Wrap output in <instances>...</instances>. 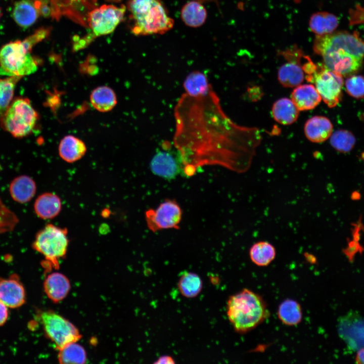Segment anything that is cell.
Listing matches in <instances>:
<instances>
[{
  "label": "cell",
  "mask_w": 364,
  "mask_h": 364,
  "mask_svg": "<svg viewBox=\"0 0 364 364\" xmlns=\"http://www.w3.org/2000/svg\"><path fill=\"white\" fill-rule=\"evenodd\" d=\"M150 166L154 174L167 179L173 178L183 170L179 154L177 151L175 153L172 151L168 142L162 143V149L154 154Z\"/></svg>",
  "instance_id": "5bb4252c"
},
{
  "label": "cell",
  "mask_w": 364,
  "mask_h": 364,
  "mask_svg": "<svg viewBox=\"0 0 364 364\" xmlns=\"http://www.w3.org/2000/svg\"><path fill=\"white\" fill-rule=\"evenodd\" d=\"M21 77H0V121L13 101L16 85Z\"/></svg>",
  "instance_id": "1f68e13d"
},
{
  "label": "cell",
  "mask_w": 364,
  "mask_h": 364,
  "mask_svg": "<svg viewBox=\"0 0 364 364\" xmlns=\"http://www.w3.org/2000/svg\"><path fill=\"white\" fill-rule=\"evenodd\" d=\"M287 60L279 68L278 78L280 83L286 87H294L301 84L305 78L302 59L303 53L296 48L288 49L282 53Z\"/></svg>",
  "instance_id": "4fadbf2b"
},
{
  "label": "cell",
  "mask_w": 364,
  "mask_h": 364,
  "mask_svg": "<svg viewBox=\"0 0 364 364\" xmlns=\"http://www.w3.org/2000/svg\"><path fill=\"white\" fill-rule=\"evenodd\" d=\"M337 330L347 348L357 351L364 347V318L355 311H350L338 320Z\"/></svg>",
  "instance_id": "7c38bea8"
},
{
  "label": "cell",
  "mask_w": 364,
  "mask_h": 364,
  "mask_svg": "<svg viewBox=\"0 0 364 364\" xmlns=\"http://www.w3.org/2000/svg\"><path fill=\"white\" fill-rule=\"evenodd\" d=\"M2 11L1 9L0 8V18L2 17Z\"/></svg>",
  "instance_id": "60d3db41"
},
{
  "label": "cell",
  "mask_w": 364,
  "mask_h": 364,
  "mask_svg": "<svg viewBox=\"0 0 364 364\" xmlns=\"http://www.w3.org/2000/svg\"><path fill=\"white\" fill-rule=\"evenodd\" d=\"M177 286L183 296L187 298H194L201 292L203 283L201 278L197 274L187 271L180 276Z\"/></svg>",
  "instance_id": "f546056e"
},
{
  "label": "cell",
  "mask_w": 364,
  "mask_h": 364,
  "mask_svg": "<svg viewBox=\"0 0 364 364\" xmlns=\"http://www.w3.org/2000/svg\"><path fill=\"white\" fill-rule=\"evenodd\" d=\"M305 78L314 84L322 100L329 107H335L339 103L344 84L342 75L326 68L323 64H317L314 72Z\"/></svg>",
  "instance_id": "9c48e42d"
},
{
  "label": "cell",
  "mask_w": 364,
  "mask_h": 364,
  "mask_svg": "<svg viewBox=\"0 0 364 364\" xmlns=\"http://www.w3.org/2000/svg\"><path fill=\"white\" fill-rule=\"evenodd\" d=\"M125 7L104 5L91 11L87 16L89 27L95 36H100L112 32L122 20Z\"/></svg>",
  "instance_id": "30bf717a"
},
{
  "label": "cell",
  "mask_w": 364,
  "mask_h": 364,
  "mask_svg": "<svg viewBox=\"0 0 364 364\" xmlns=\"http://www.w3.org/2000/svg\"><path fill=\"white\" fill-rule=\"evenodd\" d=\"M70 287L68 279L63 274L58 272L49 275L43 283L45 293L54 302L63 300L68 295Z\"/></svg>",
  "instance_id": "ac0fdd59"
},
{
  "label": "cell",
  "mask_w": 364,
  "mask_h": 364,
  "mask_svg": "<svg viewBox=\"0 0 364 364\" xmlns=\"http://www.w3.org/2000/svg\"><path fill=\"white\" fill-rule=\"evenodd\" d=\"M347 93L356 99L364 97V77L359 75H351L345 83Z\"/></svg>",
  "instance_id": "836d02e7"
},
{
  "label": "cell",
  "mask_w": 364,
  "mask_h": 364,
  "mask_svg": "<svg viewBox=\"0 0 364 364\" xmlns=\"http://www.w3.org/2000/svg\"><path fill=\"white\" fill-rule=\"evenodd\" d=\"M307 139L313 143L326 141L332 134L333 125L330 120L323 116H315L306 122L304 127Z\"/></svg>",
  "instance_id": "2e32d148"
},
{
  "label": "cell",
  "mask_w": 364,
  "mask_h": 364,
  "mask_svg": "<svg viewBox=\"0 0 364 364\" xmlns=\"http://www.w3.org/2000/svg\"><path fill=\"white\" fill-rule=\"evenodd\" d=\"M107 1H108L109 2H116V3L119 2L120 1H121V0H107Z\"/></svg>",
  "instance_id": "ab89813d"
},
{
  "label": "cell",
  "mask_w": 364,
  "mask_h": 364,
  "mask_svg": "<svg viewBox=\"0 0 364 364\" xmlns=\"http://www.w3.org/2000/svg\"><path fill=\"white\" fill-rule=\"evenodd\" d=\"M226 313L235 331L240 334L254 329L269 315L261 296L248 289H243L229 298Z\"/></svg>",
  "instance_id": "3957f363"
},
{
  "label": "cell",
  "mask_w": 364,
  "mask_h": 364,
  "mask_svg": "<svg viewBox=\"0 0 364 364\" xmlns=\"http://www.w3.org/2000/svg\"><path fill=\"white\" fill-rule=\"evenodd\" d=\"M24 40H15L0 49V75L22 77L35 72L39 61Z\"/></svg>",
  "instance_id": "5b68a950"
},
{
  "label": "cell",
  "mask_w": 364,
  "mask_h": 364,
  "mask_svg": "<svg viewBox=\"0 0 364 364\" xmlns=\"http://www.w3.org/2000/svg\"><path fill=\"white\" fill-rule=\"evenodd\" d=\"M38 119L30 100L18 97L13 100L0 122L2 127L13 136L22 138L32 132Z\"/></svg>",
  "instance_id": "8992f818"
},
{
  "label": "cell",
  "mask_w": 364,
  "mask_h": 364,
  "mask_svg": "<svg viewBox=\"0 0 364 364\" xmlns=\"http://www.w3.org/2000/svg\"><path fill=\"white\" fill-rule=\"evenodd\" d=\"M49 32L50 30L48 28L38 29L32 34L26 38L24 41L31 49H32L35 44L48 36Z\"/></svg>",
  "instance_id": "d590c367"
},
{
  "label": "cell",
  "mask_w": 364,
  "mask_h": 364,
  "mask_svg": "<svg viewBox=\"0 0 364 364\" xmlns=\"http://www.w3.org/2000/svg\"><path fill=\"white\" fill-rule=\"evenodd\" d=\"M92 106L101 112L112 110L117 104V97L114 90L107 86H100L93 90L90 95Z\"/></svg>",
  "instance_id": "cb8c5ba5"
},
{
  "label": "cell",
  "mask_w": 364,
  "mask_h": 364,
  "mask_svg": "<svg viewBox=\"0 0 364 364\" xmlns=\"http://www.w3.org/2000/svg\"><path fill=\"white\" fill-rule=\"evenodd\" d=\"M7 307L0 302V326L4 325L8 320L9 312Z\"/></svg>",
  "instance_id": "8d00e7d4"
},
{
  "label": "cell",
  "mask_w": 364,
  "mask_h": 364,
  "mask_svg": "<svg viewBox=\"0 0 364 364\" xmlns=\"http://www.w3.org/2000/svg\"><path fill=\"white\" fill-rule=\"evenodd\" d=\"M181 16L184 22L188 26L197 27L205 21L207 12L204 7L199 2L192 1L187 3L183 8Z\"/></svg>",
  "instance_id": "f1b7e54d"
},
{
  "label": "cell",
  "mask_w": 364,
  "mask_h": 364,
  "mask_svg": "<svg viewBox=\"0 0 364 364\" xmlns=\"http://www.w3.org/2000/svg\"><path fill=\"white\" fill-rule=\"evenodd\" d=\"M181 217V209L178 203L173 200H166L157 208L146 212L148 226L153 232L177 229Z\"/></svg>",
  "instance_id": "8fae6325"
},
{
  "label": "cell",
  "mask_w": 364,
  "mask_h": 364,
  "mask_svg": "<svg viewBox=\"0 0 364 364\" xmlns=\"http://www.w3.org/2000/svg\"><path fill=\"white\" fill-rule=\"evenodd\" d=\"M62 209L60 198L53 193H44L37 197L34 203L36 214L43 219L56 217Z\"/></svg>",
  "instance_id": "d6986e66"
},
{
  "label": "cell",
  "mask_w": 364,
  "mask_h": 364,
  "mask_svg": "<svg viewBox=\"0 0 364 364\" xmlns=\"http://www.w3.org/2000/svg\"><path fill=\"white\" fill-rule=\"evenodd\" d=\"M183 85L186 93L193 97L204 95L212 89L205 74L198 71L190 73Z\"/></svg>",
  "instance_id": "83f0119b"
},
{
  "label": "cell",
  "mask_w": 364,
  "mask_h": 364,
  "mask_svg": "<svg viewBox=\"0 0 364 364\" xmlns=\"http://www.w3.org/2000/svg\"><path fill=\"white\" fill-rule=\"evenodd\" d=\"M68 245L67 230L48 224L36 234L32 248L44 256L51 267L57 269L60 259L67 253Z\"/></svg>",
  "instance_id": "52a82bcc"
},
{
  "label": "cell",
  "mask_w": 364,
  "mask_h": 364,
  "mask_svg": "<svg viewBox=\"0 0 364 364\" xmlns=\"http://www.w3.org/2000/svg\"><path fill=\"white\" fill-rule=\"evenodd\" d=\"M313 50L327 68L343 76L358 71L364 58V41L356 33L345 31L316 35Z\"/></svg>",
  "instance_id": "7a4b0ae2"
},
{
  "label": "cell",
  "mask_w": 364,
  "mask_h": 364,
  "mask_svg": "<svg viewBox=\"0 0 364 364\" xmlns=\"http://www.w3.org/2000/svg\"><path fill=\"white\" fill-rule=\"evenodd\" d=\"M40 319L46 336L58 350L81 338L78 330L73 324L52 310L42 312Z\"/></svg>",
  "instance_id": "ba28073f"
},
{
  "label": "cell",
  "mask_w": 364,
  "mask_h": 364,
  "mask_svg": "<svg viewBox=\"0 0 364 364\" xmlns=\"http://www.w3.org/2000/svg\"><path fill=\"white\" fill-rule=\"evenodd\" d=\"M355 141L353 134L346 130H336L330 136L332 146L342 153L349 152L354 147Z\"/></svg>",
  "instance_id": "d6a6232c"
},
{
  "label": "cell",
  "mask_w": 364,
  "mask_h": 364,
  "mask_svg": "<svg viewBox=\"0 0 364 364\" xmlns=\"http://www.w3.org/2000/svg\"><path fill=\"white\" fill-rule=\"evenodd\" d=\"M174 117L173 145L185 174L191 176L205 165H220L239 173L250 168L261 142L260 130L233 122L213 89L197 97L182 95Z\"/></svg>",
  "instance_id": "6da1fadb"
},
{
  "label": "cell",
  "mask_w": 364,
  "mask_h": 364,
  "mask_svg": "<svg viewBox=\"0 0 364 364\" xmlns=\"http://www.w3.org/2000/svg\"><path fill=\"white\" fill-rule=\"evenodd\" d=\"M36 185L30 176L22 175L15 178L11 183L9 192L12 199L20 203H26L34 196Z\"/></svg>",
  "instance_id": "ffe728a7"
},
{
  "label": "cell",
  "mask_w": 364,
  "mask_h": 364,
  "mask_svg": "<svg viewBox=\"0 0 364 364\" xmlns=\"http://www.w3.org/2000/svg\"><path fill=\"white\" fill-rule=\"evenodd\" d=\"M18 222L16 216L0 200V234L11 231Z\"/></svg>",
  "instance_id": "e575fe53"
},
{
  "label": "cell",
  "mask_w": 364,
  "mask_h": 364,
  "mask_svg": "<svg viewBox=\"0 0 364 364\" xmlns=\"http://www.w3.org/2000/svg\"><path fill=\"white\" fill-rule=\"evenodd\" d=\"M291 99L299 111L310 110L315 108L322 98L314 85L300 84L293 89Z\"/></svg>",
  "instance_id": "e0dca14e"
},
{
  "label": "cell",
  "mask_w": 364,
  "mask_h": 364,
  "mask_svg": "<svg viewBox=\"0 0 364 364\" xmlns=\"http://www.w3.org/2000/svg\"><path fill=\"white\" fill-rule=\"evenodd\" d=\"M12 17L22 28H28L35 23L40 15L33 0H19L15 3Z\"/></svg>",
  "instance_id": "7402d4cb"
},
{
  "label": "cell",
  "mask_w": 364,
  "mask_h": 364,
  "mask_svg": "<svg viewBox=\"0 0 364 364\" xmlns=\"http://www.w3.org/2000/svg\"><path fill=\"white\" fill-rule=\"evenodd\" d=\"M128 8L136 35L162 34L172 28L173 21L159 0H130Z\"/></svg>",
  "instance_id": "277c9868"
},
{
  "label": "cell",
  "mask_w": 364,
  "mask_h": 364,
  "mask_svg": "<svg viewBox=\"0 0 364 364\" xmlns=\"http://www.w3.org/2000/svg\"><path fill=\"white\" fill-rule=\"evenodd\" d=\"M249 254L251 260L255 264L266 266L275 259L276 251L271 243L261 241L254 243L250 247Z\"/></svg>",
  "instance_id": "4316f807"
},
{
  "label": "cell",
  "mask_w": 364,
  "mask_h": 364,
  "mask_svg": "<svg viewBox=\"0 0 364 364\" xmlns=\"http://www.w3.org/2000/svg\"><path fill=\"white\" fill-rule=\"evenodd\" d=\"M173 359L170 356L164 355L160 357L155 363H174Z\"/></svg>",
  "instance_id": "74e56055"
},
{
  "label": "cell",
  "mask_w": 364,
  "mask_h": 364,
  "mask_svg": "<svg viewBox=\"0 0 364 364\" xmlns=\"http://www.w3.org/2000/svg\"><path fill=\"white\" fill-rule=\"evenodd\" d=\"M58 152L60 157L68 163H73L82 158L86 152L85 143L72 135L64 136L61 140Z\"/></svg>",
  "instance_id": "44dd1931"
},
{
  "label": "cell",
  "mask_w": 364,
  "mask_h": 364,
  "mask_svg": "<svg viewBox=\"0 0 364 364\" xmlns=\"http://www.w3.org/2000/svg\"><path fill=\"white\" fill-rule=\"evenodd\" d=\"M278 315L279 320L284 325L289 326H296L302 319L301 305L295 300L285 299L279 306Z\"/></svg>",
  "instance_id": "d4e9b609"
},
{
  "label": "cell",
  "mask_w": 364,
  "mask_h": 364,
  "mask_svg": "<svg viewBox=\"0 0 364 364\" xmlns=\"http://www.w3.org/2000/svg\"><path fill=\"white\" fill-rule=\"evenodd\" d=\"M24 288L19 280L14 276L0 279V302L9 308H17L25 302Z\"/></svg>",
  "instance_id": "9a60e30c"
},
{
  "label": "cell",
  "mask_w": 364,
  "mask_h": 364,
  "mask_svg": "<svg viewBox=\"0 0 364 364\" xmlns=\"http://www.w3.org/2000/svg\"><path fill=\"white\" fill-rule=\"evenodd\" d=\"M299 111L292 100L287 98L276 101L271 110L274 119L279 123L286 125L291 124L297 120Z\"/></svg>",
  "instance_id": "603a6c76"
},
{
  "label": "cell",
  "mask_w": 364,
  "mask_h": 364,
  "mask_svg": "<svg viewBox=\"0 0 364 364\" xmlns=\"http://www.w3.org/2000/svg\"><path fill=\"white\" fill-rule=\"evenodd\" d=\"M77 342H71L59 349L58 360L61 363H84L86 354L84 348Z\"/></svg>",
  "instance_id": "4dcf8cb0"
},
{
  "label": "cell",
  "mask_w": 364,
  "mask_h": 364,
  "mask_svg": "<svg viewBox=\"0 0 364 364\" xmlns=\"http://www.w3.org/2000/svg\"><path fill=\"white\" fill-rule=\"evenodd\" d=\"M338 25V20L334 15L328 12L313 14L309 21L311 30L316 35H323L334 32Z\"/></svg>",
  "instance_id": "484cf974"
},
{
  "label": "cell",
  "mask_w": 364,
  "mask_h": 364,
  "mask_svg": "<svg viewBox=\"0 0 364 364\" xmlns=\"http://www.w3.org/2000/svg\"><path fill=\"white\" fill-rule=\"evenodd\" d=\"M355 360L357 363L364 364V347L357 351Z\"/></svg>",
  "instance_id": "f35d334b"
}]
</instances>
